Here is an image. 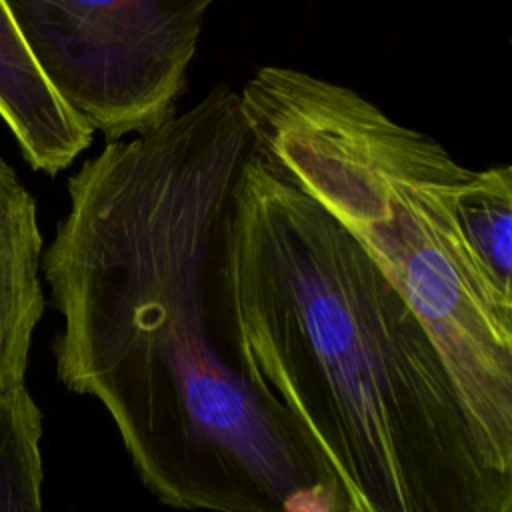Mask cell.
Listing matches in <instances>:
<instances>
[{
	"label": "cell",
	"mask_w": 512,
	"mask_h": 512,
	"mask_svg": "<svg viewBox=\"0 0 512 512\" xmlns=\"http://www.w3.org/2000/svg\"><path fill=\"white\" fill-rule=\"evenodd\" d=\"M252 146L238 92L218 84L70 176L68 210L42 254L62 316L56 374L106 408L166 506L350 512L304 424L234 344L220 262Z\"/></svg>",
	"instance_id": "1"
},
{
	"label": "cell",
	"mask_w": 512,
	"mask_h": 512,
	"mask_svg": "<svg viewBox=\"0 0 512 512\" xmlns=\"http://www.w3.org/2000/svg\"><path fill=\"white\" fill-rule=\"evenodd\" d=\"M222 296L240 358L364 512H512L430 334L364 248L252 146L230 194Z\"/></svg>",
	"instance_id": "2"
},
{
	"label": "cell",
	"mask_w": 512,
	"mask_h": 512,
	"mask_svg": "<svg viewBox=\"0 0 512 512\" xmlns=\"http://www.w3.org/2000/svg\"><path fill=\"white\" fill-rule=\"evenodd\" d=\"M256 150L376 262L436 344L494 460L512 472V306L460 232L470 168L352 88L262 66L240 90Z\"/></svg>",
	"instance_id": "3"
},
{
	"label": "cell",
	"mask_w": 512,
	"mask_h": 512,
	"mask_svg": "<svg viewBox=\"0 0 512 512\" xmlns=\"http://www.w3.org/2000/svg\"><path fill=\"white\" fill-rule=\"evenodd\" d=\"M60 98L108 142L176 114L220 0H6Z\"/></svg>",
	"instance_id": "4"
},
{
	"label": "cell",
	"mask_w": 512,
	"mask_h": 512,
	"mask_svg": "<svg viewBox=\"0 0 512 512\" xmlns=\"http://www.w3.org/2000/svg\"><path fill=\"white\" fill-rule=\"evenodd\" d=\"M0 120L32 170L54 176L68 168L94 138L44 76L6 0H0Z\"/></svg>",
	"instance_id": "5"
},
{
	"label": "cell",
	"mask_w": 512,
	"mask_h": 512,
	"mask_svg": "<svg viewBox=\"0 0 512 512\" xmlns=\"http://www.w3.org/2000/svg\"><path fill=\"white\" fill-rule=\"evenodd\" d=\"M42 254L36 198L0 154V392L24 386L32 336L44 314Z\"/></svg>",
	"instance_id": "6"
},
{
	"label": "cell",
	"mask_w": 512,
	"mask_h": 512,
	"mask_svg": "<svg viewBox=\"0 0 512 512\" xmlns=\"http://www.w3.org/2000/svg\"><path fill=\"white\" fill-rule=\"evenodd\" d=\"M464 244L492 294L512 306V168L470 170L458 196Z\"/></svg>",
	"instance_id": "7"
},
{
	"label": "cell",
	"mask_w": 512,
	"mask_h": 512,
	"mask_svg": "<svg viewBox=\"0 0 512 512\" xmlns=\"http://www.w3.org/2000/svg\"><path fill=\"white\" fill-rule=\"evenodd\" d=\"M42 412L26 386L0 392V512L42 508Z\"/></svg>",
	"instance_id": "8"
},
{
	"label": "cell",
	"mask_w": 512,
	"mask_h": 512,
	"mask_svg": "<svg viewBox=\"0 0 512 512\" xmlns=\"http://www.w3.org/2000/svg\"><path fill=\"white\" fill-rule=\"evenodd\" d=\"M350 512H364L358 504H352V508H350Z\"/></svg>",
	"instance_id": "9"
}]
</instances>
